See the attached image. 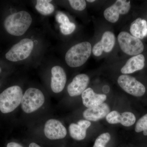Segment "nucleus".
Wrapping results in <instances>:
<instances>
[{"label":"nucleus","instance_id":"nucleus-29","mask_svg":"<svg viewBox=\"0 0 147 147\" xmlns=\"http://www.w3.org/2000/svg\"><path fill=\"white\" fill-rule=\"evenodd\" d=\"M29 147H41L39 145L35 143H32L29 145Z\"/></svg>","mask_w":147,"mask_h":147},{"label":"nucleus","instance_id":"nucleus-1","mask_svg":"<svg viewBox=\"0 0 147 147\" xmlns=\"http://www.w3.org/2000/svg\"><path fill=\"white\" fill-rule=\"evenodd\" d=\"M32 21L30 14L21 11L7 16L4 21V27L9 34L19 36L24 35L30 26Z\"/></svg>","mask_w":147,"mask_h":147},{"label":"nucleus","instance_id":"nucleus-28","mask_svg":"<svg viewBox=\"0 0 147 147\" xmlns=\"http://www.w3.org/2000/svg\"><path fill=\"white\" fill-rule=\"evenodd\" d=\"M102 91L105 93H108L110 91V88L108 86H105L102 88Z\"/></svg>","mask_w":147,"mask_h":147},{"label":"nucleus","instance_id":"nucleus-6","mask_svg":"<svg viewBox=\"0 0 147 147\" xmlns=\"http://www.w3.org/2000/svg\"><path fill=\"white\" fill-rule=\"evenodd\" d=\"M34 46V42L32 39L24 38L11 47L6 54L5 58L12 62L24 60L31 55Z\"/></svg>","mask_w":147,"mask_h":147},{"label":"nucleus","instance_id":"nucleus-26","mask_svg":"<svg viewBox=\"0 0 147 147\" xmlns=\"http://www.w3.org/2000/svg\"><path fill=\"white\" fill-rule=\"evenodd\" d=\"M77 124L81 126L82 128L87 130V129L91 125L90 122L88 120H80L77 123Z\"/></svg>","mask_w":147,"mask_h":147},{"label":"nucleus","instance_id":"nucleus-5","mask_svg":"<svg viewBox=\"0 0 147 147\" xmlns=\"http://www.w3.org/2000/svg\"><path fill=\"white\" fill-rule=\"evenodd\" d=\"M118 40L121 50L127 55L136 56L144 51V47L140 39L127 32H121L118 36Z\"/></svg>","mask_w":147,"mask_h":147},{"label":"nucleus","instance_id":"nucleus-7","mask_svg":"<svg viewBox=\"0 0 147 147\" xmlns=\"http://www.w3.org/2000/svg\"><path fill=\"white\" fill-rule=\"evenodd\" d=\"M117 82L123 90L131 95L141 96L146 92L144 86L133 76L123 74L119 76Z\"/></svg>","mask_w":147,"mask_h":147},{"label":"nucleus","instance_id":"nucleus-25","mask_svg":"<svg viewBox=\"0 0 147 147\" xmlns=\"http://www.w3.org/2000/svg\"><path fill=\"white\" fill-rule=\"evenodd\" d=\"M56 19L58 23L61 24L66 21H69V19L66 15L62 12H59L56 16Z\"/></svg>","mask_w":147,"mask_h":147},{"label":"nucleus","instance_id":"nucleus-21","mask_svg":"<svg viewBox=\"0 0 147 147\" xmlns=\"http://www.w3.org/2000/svg\"><path fill=\"white\" fill-rule=\"evenodd\" d=\"M60 29L62 34L67 35L71 34L75 30L76 26L75 24L69 21L60 24Z\"/></svg>","mask_w":147,"mask_h":147},{"label":"nucleus","instance_id":"nucleus-17","mask_svg":"<svg viewBox=\"0 0 147 147\" xmlns=\"http://www.w3.org/2000/svg\"><path fill=\"white\" fill-rule=\"evenodd\" d=\"M51 0H38L36 9L40 13L43 15L51 14L55 11V7L50 3Z\"/></svg>","mask_w":147,"mask_h":147},{"label":"nucleus","instance_id":"nucleus-8","mask_svg":"<svg viewBox=\"0 0 147 147\" xmlns=\"http://www.w3.org/2000/svg\"><path fill=\"white\" fill-rule=\"evenodd\" d=\"M130 7V1L117 0L115 3L105 9L103 15L107 21L114 24L118 21L120 15H124L128 13Z\"/></svg>","mask_w":147,"mask_h":147},{"label":"nucleus","instance_id":"nucleus-20","mask_svg":"<svg viewBox=\"0 0 147 147\" xmlns=\"http://www.w3.org/2000/svg\"><path fill=\"white\" fill-rule=\"evenodd\" d=\"M136 132L143 131V134L147 136V114L141 118L136 124L135 127Z\"/></svg>","mask_w":147,"mask_h":147},{"label":"nucleus","instance_id":"nucleus-15","mask_svg":"<svg viewBox=\"0 0 147 147\" xmlns=\"http://www.w3.org/2000/svg\"><path fill=\"white\" fill-rule=\"evenodd\" d=\"M144 56L142 54L133 56L126 62V63L121 69V73L124 74L134 73L141 70L145 66Z\"/></svg>","mask_w":147,"mask_h":147},{"label":"nucleus","instance_id":"nucleus-12","mask_svg":"<svg viewBox=\"0 0 147 147\" xmlns=\"http://www.w3.org/2000/svg\"><path fill=\"white\" fill-rule=\"evenodd\" d=\"M51 88L56 93L60 92L64 88L67 81L65 71L59 66H55L51 69Z\"/></svg>","mask_w":147,"mask_h":147},{"label":"nucleus","instance_id":"nucleus-22","mask_svg":"<svg viewBox=\"0 0 147 147\" xmlns=\"http://www.w3.org/2000/svg\"><path fill=\"white\" fill-rule=\"evenodd\" d=\"M111 136L109 133H104L100 134L96 140L93 147H104L110 141Z\"/></svg>","mask_w":147,"mask_h":147},{"label":"nucleus","instance_id":"nucleus-27","mask_svg":"<svg viewBox=\"0 0 147 147\" xmlns=\"http://www.w3.org/2000/svg\"><path fill=\"white\" fill-rule=\"evenodd\" d=\"M7 147H23L21 145L15 142H11L8 143L7 146Z\"/></svg>","mask_w":147,"mask_h":147},{"label":"nucleus","instance_id":"nucleus-11","mask_svg":"<svg viewBox=\"0 0 147 147\" xmlns=\"http://www.w3.org/2000/svg\"><path fill=\"white\" fill-rule=\"evenodd\" d=\"M90 78L84 74H78L74 77L67 88L68 94L71 96H77L82 94L89 84Z\"/></svg>","mask_w":147,"mask_h":147},{"label":"nucleus","instance_id":"nucleus-18","mask_svg":"<svg viewBox=\"0 0 147 147\" xmlns=\"http://www.w3.org/2000/svg\"><path fill=\"white\" fill-rule=\"evenodd\" d=\"M69 130L71 137L78 141L85 139L86 135L87 130L82 128L77 124H71L69 127Z\"/></svg>","mask_w":147,"mask_h":147},{"label":"nucleus","instance_id":"nucleus-23","mask_svg":"<svg viewBox=\"0 0 147 147\" xmlns=\"http://www.w3.org/2000/svg\"><path fill=\"white\" fill-rule=\"evenodd\" d=\"M69 4L73 9L82 11L86 7V3L84 0H69Z\"/></svg>","mask_w":147,"mask_h":147},{"label":"nucleus","instance_id":"nucleus-19","mask_svg":"<svg viewBox=\"0 0 147 147\" xmlns=\"http://www.w3.org/2000/svg\"><path fill=\"white\" fill-rule=\"evenodd\" d=\"M136 119L135 116L133 113L128 112H124L120 115L119 123L124 126H131L135 123Z\"/></svg>","mask_w":147,"mask_h":147},{"label":"nucleus","instance_id":"nucleus-10","mask_svg":"<svg viewBox=\"0 0 147 147\" xmlns=\"http://www.w3.org/2000/svg\"><path fill=\"white\" fill-rule=\"evenodd\" d=\"M115 43V36L112 32L106 31L102 35L100 41L95 44L92 49L94 56L99 57L103 52L109 53L112 51Z\"/></svg>","mask_w":147,"mask_h":147},{"label":"nucleus","instance_id":"nucleus-14","mask_svg":"<svg viewBox=\"0 0 147 147\" xmlns=\"http://www.w3.org/2000/svg\"><path fill=\"white\" fill-rule=\"evenodd\" d=\"M110 113L109 105L103 102L96 107L85 110L83 113V116L84 118L88 121H96L104 118Z\"/></svg>","mask_w":147,"mask_h":147},{"label":"nucleus","instance_id":"nucleus-31","mask_svg":"<svg viewBox=\"0 0 147 147\" xmlns=\"http://www.w3.org/2000/svg\"><path fill=\"white\" fill-rule=\"evenodd\" d=\"M1 68H0V72H1Z\"/></svg>","mask_w":147,"mask_h":147},{"label":"nucleus","instance_id":"nucleus-9","mask_svg":"<svg viewBox=\"0 0 147 147\" xmlns=\"http://www.w3.org/2000/svg\"><path fill=\"white\" fill-rule=\"evenodd\" d=\"M44 133L48 139L57 140L65 138L67 131L66 129L60 121L51 119L45 123Z\"/></svg>","mask_w":147,"mask_h":147},{"label":"nucleus","instance_id":"nucleus-16","mask_svg":"<svg viewBox=\"0 0 147 147\" xmlns=\"http://www.w3.org/2000/svg\"><path fill=\"white\" fill-rule=\"evenodd\" d=\"M130 32L133 36L143 39L147 35V21L140 18H137L130 25Z\"/></svg>","mask_w":147,"mask_h":147},{"label":"nucleus","instance_id":"nucleus-4","mask_svg":"<svg viewBox=\"0 0 147 147\" xmlns=\"http://www.w3.org/2000/svg\"><path fill=\"white\" fill-rule=\"evenodd\" d=\"M45 96L42 92L35 88H29L25 92L21 101V108L25 113H31L43 105Z\"/></svg>","mask_w":147,"mask_h":147},{"label":"nucleus","instance_id":"nucleus-32","mask_svg":"<svg viewBox=\"0 0 147 147\" xmlns=\"http://www.w3.org/2000/svg\"></svg>","mask_w":147,"mask_h":147},{"label":"nucleus","instance_id":"nucleus-30","mask_svg":"<svg viewBox=\"0 0 147 147\" xmlns=\"http://www.w3.org/2000/svg\"><path fill=\"white\" fill-rule=\"evenodd\" d=\"M88 1V2L93 3L95 1V0H88V1Z\"/></svg>","mask_w":147,"mask_h":147},{"label":"nucleus","instance_id":"nucleus-2","mask_svg":"<svg viewBox=\"0 0 147 147\" xmlns=\"http://www.w3.org/2000/svg\"><path fill=\"white\" fill-rule=\"evenodd\" d=\"M92 51L91 44L89 42L85 41L76 44L66 53V63L71 67L81 66L88 59Z\"/></svg>","mask_w":147,"mask_h":147},{"label":"nucleus","instance_id":"nucleus-3","mask_svg":"<svg viewBox=\"0 0 147 147\" xmlns=\"http://www.w3.org/2000/svg\"><path fill=\"white\" fill-rule=\"evenodd\" d=\"M23 91L19 86L9 87L0 94V111L8 113L16 109L21 103Z\"/></svg>","mask_w":147,"mask_h":147},{"label":"nucleus","instance_id":"nucleus-24","mask_svg":"<svg viewBox=\"0 0 147 147\" xmlns=\"http://www.w3.org/2000/svg\"><path fill=\"white\" fill-rule=\"evenodd\" d=\"M120 114L117 111H113L110 112L106 116V121L110 124H117L119 123Z\"/></svg>","mask_w":147,"mask_h":147},{"label":"nucleus","instance_id":"nucleus-13","mask_svg":"<svg viewBox=\"0 0 147 147\" xmlns=\"http://www.w3.org/2000/svg\"><path fill=\"white\" fill-rule=\"evenodd\" d=\"M82 94L83 104L88 108L98 106L107 99V96L105 94L96 93L90 88H87Z\"/></svg>","mask_w":147,"mask_h":147}]
</instances>
